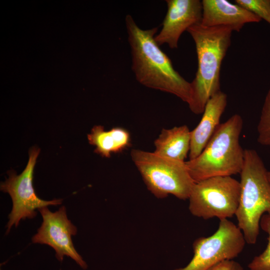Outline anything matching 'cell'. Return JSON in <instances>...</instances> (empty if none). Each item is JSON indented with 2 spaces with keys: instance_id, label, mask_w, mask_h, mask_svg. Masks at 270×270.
Instances as JSON below:
<instances>
[{
  "instance_id": "cell-9",
  "label": "cell",
  "mask_w": 270,
  "mask_h": 270,
  "mask_svg": "<svg viewBox=\"0 0 270 270\" xmlns=\"http://www.w3.org/2000/svg\"><path fill=\"white\" fill-rule=\"evenodd\" d=\"M42 218L41 226L32 238L34 244H45L56 252L59 261L64 256L71 258L84 269L87 268L86 262L76 250L72 239L77 233L76 227L68 218L64 206L55 212H51L47 206L38 210Z\"/></svg>"
},
{
  "instance_id": "cell-8",
  "label": "cell",
  "mask_w": 270,
  "mask_h": 270,
  "mask_svg": "<svg viewBox=\"0 0 270 270\" xmlns=\"http://www.w3.org/2000/svg\"><path fill=\"white\" fill-rule=\"evenodd\" d=\"M38 148L33 147L29 151V158L23 172L18 175L16 172H8V178L0 184V190L8 193L12 202V208L8 215L6 233L12 227H17L21 220L33 218L36 216V210L48 206L60 204L61 199L45 200L39 198L32 184L34 170Z\"/></svg>"
},
{
  "instance_id": "cell-7",
  "label": "cell",
  "mask_w": 270,
  "mask_h": 270,
  "mask_svg": "<svg viewBox=\"0 0 270 270\" xmlns=\"http://www.w3.org/2000/svg\"><path fill=\"white\" fill-rule=\"evenodd\" d=\"M246 242L238 226L228 219L220 220L214 234L194 241V256L190 262L186 266L174 270H206L220 262L237 257L243 250Z\"/></svg>"
},
{
  "instance_id": "cell-13",
  "label": "cell",
  "mask_w": 270,
  "mask_h": 270,
  "mask_svg": "<svg viewBox=\"0 0 270 270\" xmlns=\"http://www.w3.org/2000/svg\"><path fill=\"white\" fill-rule=\"evenodd\" d=\"M156 154L173 160L185 162L190 152V130L186 125L163 128L154 140Z\"/></svg>"
},
{
  "instance_id": "cell-14",
  "label": "cell",
  "mask_w": 270,
  "mask_h": 270,
  "mask_svg": "<svg viewBox=\"0 0 270 270\" xmlns=\"http://www.w3.org/2000/svg\"><path fill=\"white\" fill-rule=\"evenodd\" d=\"M90 144L96 146L94 152L109 158L112 153L122 152L131 146L130 134L121 127L105 130L102 126H95L88 134Z\"/></svg>"
},
{
  "instance_id": "cell-1",
  "label": "cell",
  "mask_w": 270,
  "mask_h": 270,
  "mask_svg": "<svg viewBox=\"0 0 270 270\" xmlns=\"http://www.w3.org/2000/svg\"><path fill=\"white\" fill-rule=\"evenodd\" d=\"M125 24L132 68L138 82L146 87L174 94L188 104L191 83L175 70L170 58L156 42L158 27L142 29L130 14L126 16Z\"/></svg>"
},
{
  "instance_id": "cell-4",
  "label": "cell",
  "mask_w": 270,
  "mask_h": 270,
  "mask_svg": "<svg viewBox=\"0 0 270 270\" xmlns=\"http://www.w3.org/2000/svg\"><path fill=\"white\" fill-rule=\"evenodd\" d=\"M240 174V194L235 214L238 226L246 242H256L260 220L264 213L270 214V184L264 164L254 150H244Z\"/></svg>"
},
{
  "instance_id": "cell-2",
  "label": "cell",
  "mask_w": 270,
  "mask_h": 270,
  "mask_svg": "<svg viewBox=\"0 0 270 270\" xmlns=\"http://www.w3.org/2000/svg\"><path fill=\"white\" fill-rule=\"evenodd\" d=\"M195 44L198 68L190 82L192 97L188 104L196 114H202L208 100L220 91V73L222 60L231 44L234 32L228 26L206 27L200 23L186 30Z\"/></svg>"
},
{
  "instance_id": "cell-16",
  "label": "cell",
  "mask_w": 270,
  "mask_h": 270,
  "mask_svg": "<svg viewBox=\"0 0 270 270\" xmlns=\"http://www.w3.org/2000/svg\"><path fill=\"white\" fill-rule=\"evenodd\" d=\"M257 130L258 142L270 148V88L264 101Z\"/></svg>"
},
{
  "instance_id": "cell-15",
  "label": "cell",
  "mask_w": 270,
  "mask_h": 270,
  "mask_svg": "<svg viewBox=\"0 0 270 270\" xmlns=\"http://www.w3.org/2000/svg\"><path fill=\"white\" fill-rule=\"evenodd\" d=\"M260 226L268 234V244L262 253L254 257L248 267L250 270H270V214L262 215Z\"/></svg>"
},
{
  "instance_id": "cell-18",
  "label": "cell",
  "mask_w": 270,
  "mask_h": 270,
  "mask_svg": "<svg viewBox=\"0 0 270 270\" xmlns=\"http://www.w3.org/2000/svg\"><path fill=\"white\" fill-rule=\"evenodd\" d=\"M206 270H244V268L240 263L232 260L220 262Z\"/></svg>"
},
{
  "instance_id": "cell-12",
  "label": "cell",
  "mask_w": 270,
  "mask_h": 270,
  "mask_svg": "<svg viewBox=\"0 0 270 270\" xmlns=\"http://www.w3.org/2000/svg\"><path fill=\"white\" fill-rule=\"evenodd\" d=\"M227 104V95L221 90L207 102L198 125L190 131L189 160L198 156L212 136Z\"/></svg>"
},
{
  "instance_id": "cell-11",
  "label": "cell",
  "mask_w": 270,
  "mask_h": 270,
  "mask_svg": "<svg viewBox=\"0 0 270 270\" xmlns=\"http://www.w3.org/2000/svg\"><path fill=\"white\" fill-rule=\"evenodd\" d=\"M200 24L206 27L226 26L240 32L248 23L259 22L258 16L237 4L226 0H202Z\"/></svg>"
},
{
  "instance_id": "cell-6",
  "label": "cell",
  "mask_w": 270,
  "mask_h": 270,
  "mask_svg": "<svg viewBox=\"0 0 270 270\" xmlns=\"http://www.w3.org/2000/svg\"><path fill=\"white\" fill-rule=\"evenodd\" d=\"M240 194V182L231 176L210 178L195 183L188 199V209L204 220L228 219L236 213Z\"/></svg>"
},
{
  "instance_id": "cell-5",
  "label": "cell",
  "mask_w": 270,
  "mask_h": 270,
  "mask_svg": "<svg viewBox=\"0 0 270 270\" xmlns=\"http://www.w3.org/2000/svg\"><path fill=\"white\" fill-rule=\"evenodd\" d=\"M132 160L148 190L158 198L172 194L178 199H188L195 184L186 162L161 156L139 149H132Z\"/></svg>"
},
{
  "instance_id": "cell-3",
  "label": "cell",
  "mask_w": 270,
  "mask_h": 270,
  "mask_svg": "<svg viewBox=\"0 0 270 270\" xmlns=\"http://www.w3.org/2000/svg\"><path fill=\"white\" fill-rule=\"evenodd\" d=\"M242 126L241 116L234 114L218 126L198 156L186 162L195 182L240 173L244 159V150L240 143Z\"/></svg>"
},
{
  "instance_id": "cell-19",
  "label": "cell",
  "mask_w": 270,
  "mask_h": 270,
  "mask_svg": "<svg viewBox=\"0 0 270 270\" xmlns=\"http://www.w3.org/2000/svg\"><path fill=\"white\" fill-rule=\"evenodd\" d=\"M267 176H268V180L269 183L270 184V172H269V171H268V172H267Z\"/></svg>"
},
{
  "instance_id": "cell-10",
  "label": "cell",
  "mask_w": 270,
  "mask_h": 270,
  "mask_svg": "<svg viewBox=\"0 0 270 270\" xmlns=\"http://www.w3.org/2000/svg\"><path fill=\"white\" fill-rule=\"evenodd\" d=\"M167 12L162 28L154 40L159 46L167 44L176 48L182 34L192 26L200 24L202 3L199 0H166Z\"/></svg>"
},
{
  "instance_id": "cell-17",
  "label": "cell",
  "mask_w": 270,
  "mask_h": 270,
  "mask_svg": "<svg viewBox=\"0 0 270 270\" xmlns=\"http://www.w3.org/2000/svg\"><path fill=\"white\" fill-rule=\"evenodd\" d=\"M234 2L270 24V0H236Z\"/></svg>"
}]
</instances>
